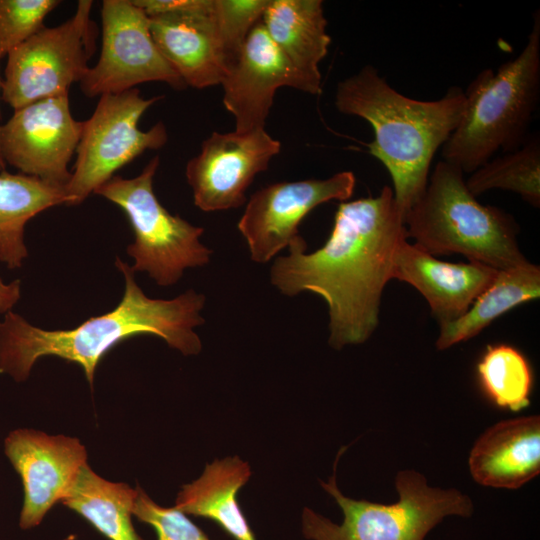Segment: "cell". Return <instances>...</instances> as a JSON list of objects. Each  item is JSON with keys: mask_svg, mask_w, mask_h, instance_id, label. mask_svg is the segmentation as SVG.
Here are the masks:
<instances>
[{"mask_svg": "<svg viewBox=\"0 0 540 540\" xmlns=\"http://www.w3.org/2000/svg\"><path fill=\"white\" fill-rule=\"evenodd\" d=\"M472 478L486 487L517 489L540 472V417L522 416L489 427L468 459Z\"/></svg>", "mask_w": 540, "mask_h": 540, "instance_id": "18", "label": "cell"}, {"mask_svg": "<svg viewBox=\"0 0 540 540\" xmlns=\"http://www.w3.org/2000/svg\"><path fill=\"white\" fill-rule=\"evenodd\" d=\"M68 205L64 186L22 173L0 172V261L9 269L22 267L28 251L26 224L42 211Z\"/></svg>", "mask_w": 540, "mask_h": 540, "instance_id": "21", "label": "cell"}, {"mask_svg": "<svg viewBox=\"0 0 540 540\" xmlns=\"http://www.w3.org/2000/svg\"><path fill=\"white\" fill-rule=\"evenodd\" d=\"M280 148L264 128L213 132L186 165L195 206L205 212L241 207L255 176L267 170Z\"/></svg>", "mask_w": 540, "mask_h": 540, "instance_id": "13", "label": "cell"}, {"mask_svg": "<svg viewBox=\"0 0 540 540\" xmlns=\"http://www.w3.org/2000/svg\"><path fill=\"white\" fill-rule=\"evenodd\" d=\"M465 103L464 91L456 86L437 100L406 97L371 65L338 83L335 107L373 127L368 151L389 172L403 219L424 193L433 157L459 125Z\"/></svg>", "mask_w": 540, "mask_h": 540, "instance_id": "3", "label": "cell"}, {"mask_svg": "<svg viewBox=\"0 0 540 540\" xmlns=\"http://www.w3.org/2000/svg\"><path fill=\"white\" fill-rule=\"evenodd\" d=\"M4 453L21 478L24 499L19 527H37L50 509L67 495L82 467L87 451L78 438L49 435L20 428L4 440Z\"/></svg>", "mask_w": 540, "mask_h": 540, "instance_id": "15", "label": "cell"}, {"mask_svg": "<svg viewBox=\"0 0 540 540\" xmlns=\"http://www.w3.org/2000/svg\"><path fill=\"white\" fill-rule=\"evenodd\" d=\"M498 270L482 263H449L404 240L392 265V279L406 282L428 302L439 324L460 318L493 282Z\"/></svg>", "mask_w": 540, "mask_h": 540, "instance_id": "17", "label": "cell"}, {"mask_svg": "<svg viewBox=\"0 0 540 540\" xmlns=\"http://www.w3.org/2000/svg\"><path fill=\"white\" fill-rule=\"evenodd\" d=\"M261 22L291 64L321 87L319 64L331 38L321 0H269Z\"/></svg>", "mask_w": 540, "mask_h": 540, "instance_id": "20", "label": "cell"}, {"mask_svg": "<svg viewBox=\"0 0 540 540\" xmlns=\"http://www.w3.org/2000/svg\"><path fill=\"white\" fill-rule=\"evenodd\" d=\"M159 157L152 158L134 178L114 175L98 187L100 195L120 207L126 214L134 234L127 247L135 272H146L159 286L176 284L185 269L209 263L212 250L200 241L204 232L172 215L157 199L153 178Z\"/></svg>", "mask_w": 540, "mask_h": 540, "instance_id": "7", "label": "cell"}, {"mask_svg": "<svg viewBox=\"0 0 540 540\" xmlns=\"http://www.w3.org/2000/svg\"><path fill=\"white\" fill-rule=\"evenodd\" d=\"M469 191L478 196L492 189L517 193L531 206H540V138L529 135L518 149L491 158L466 180Z\"/></svg>", "mask_w": 540, "mask_h": 540, "instance_id": "24", "label": "cell"}, {"mask_svg": "<svg viewBox=\"0 0 540 540\" xmlns=\"http://www.w3.org/2000/svg\"><path fill=\"white\" fill-rule=\"evenodd\" d=\"M477 375L483 392L499 408L519 412L530 405L532 371L516 348L488 346L477 364Z\"/></svg>", "mask_w": 540, "mask_h": 540, "instance_id": "25", "label": "cell"}, {"mask_svg": "<svg viewBox=\"0 0 540 540\" xmlns=\"http://www.w3.org/2000/svg\"><path fill=\"white\" fill-rule=\"evenodd\" d=\"M251 474L249 463L238 456L215 459L200 477L182 486L173 507L215 521L234 540H256L237 499Z\"/></svg>", "mask_w": 540, "mask_h": 540, "instance_id": "19", "label": "cell"}, {"mask_svg": "<svg viewBox=\"0 0 540 540\" xmlns=\"http://www.w3.org/2000/svg\"><path fill=\"white\" fill-rule=\"evenodd\" d=\"M83 121L73 118L68 93L40 99L20 109L0 129L3 159L20 173L66 186Z\"/></svg>", "mask_w": 540, "mask_h": 540, "instance_id": "11", "label": "cell"}, {"mask_svg": "<svg viewBox=\"0 0 540 540\" xmlns=\"http://www.w3.org/2000/svg\"><path fill=\"white\" fill-rule=\"evenodd\" d=\"M21 297V281L4 283L0 278V313L11 311Z\"/></svg>", "mask_w": 540, "mask_h": 540, "instance_id": "29", "label": "cell"}, {"mask_svg": "<svg viewBox=\"0 0 540 540\" xmlns=\"http://www.w3.org/2000/svg\"><path fill=\"white\" fill-rule=\"evenodd\" d=\"M269 0H213V18L228 69L237 60L252 28L261 21Z\"/></svg>", "mask_w": 540, "mask_h": 540, "instance_id": "26", "label": "cell"}, {"mask_svg": "<svg viewBox=\"0 0 540 540\" xmlns=\"http://www.w3.org/2000/svg\"><path fill=\"white\" fill-rule=\"evenodd\" d=\"M462 119L442 146L444 161L472 173L500 149L520 148L540 98V12L522 51L495 72L481 71L466 89Z\"/></svg>", "mask_w": 540, "mask_h": 540, "instance_id": "4", "label": "cell"}, {"mask_svg": "<svg viewBox=\"0 0 540 540\" xmlns=\"http://www.w3.org/2000/svg\"><path fill=\"white\" fill-rule=\"evenodd\" d=\"M404 240L403 216L385 185L376 197L341 202L331 234L318 250L307 254L298 235L289 254L276 258L270 281L284 295L310 291L325 300L332 348L362 344L378 327L382 293Z\"/></svg>", "mask_w": 540, "mask_h": 540, "instance_id": "1", "label": "cell"}, {"mask_svg": "<svg viewBox=\"0 0 540 540\" xmlns=\"http://www.w3.org/2000/svg\"><path fill=\"white\" fill-rule=\"evenodd\" d=\"M323 489L343 513L341 524L305 507L301 526L310 540H424L427 533L447 516L470 517V497L455 488L430 487L427 479L414 470L399 471L395 478L398 501L381 504L346 497L336 483V472Z\"/></svg>", "mask_w": 540, "mask_h": 540, "instance_id": "6", "label": "cell"}, {"mask_svg": "<svg viewBox=\"0 0 540 540\" xmlns=\"http://www.w3.org/2000/svg\"><path fill=\"white\" fill-rule=\"evenodd\" d=\"M223 105L235 119V131L264 128L274 95L280 87H291L317 95L322 87L298 71L258 22L248 34L235 63L223 81Z\"/></svg>", "mask_w": 540, "mask_h": 540, "instance_id": "16", "label": "cell"}, {"mask_svg": "<svg viewBox=\"0 0 540 540\" xmlns=\"http://www.w3.org/2000/svg\"><path fill=\"white\" fill-rule=\"evenodd\" d=\"M93 1L79 0L62 24L43 27L7 55L1 98L14 110L40 99L68 93L82 80L96 50Z\"/></svg>", "mask_w": 540, "mask_h": 540, "instance_id": "8", "label": "cell"}, {"mask_svg": "<svg viewBox=\"0 0 540 540\" xmlns=\"http://www.w3.org/2000/svg\"><path fill=\"white\" fill-rule=\"evenodd\" d=\"M350 171L327 179L277 182L251 195L238 222L251 259L266 263L299 235L298 226L315 207L330 201H346L355 187Z\"/></svg>", "mask_w": 540, "mask_h": 540, "instance_id": "12", "label": "cell"}, {"mask_svg": "<svg viewBox=\"0 0 540 540\" xmlns=\"http://www.w3.org/2000/svg\"><path fill=\"white\" fill-rule=\"evenodd\" d=\"M2 77L0 75V94H1V89H2ZM0 129H1V125H0ZM6 168V163L3 159V156H2V152H1V145H0V172L5 170Z\"/></svg>", "mask_w": 540, "mask_h": 540, "instance_id": "30", "label": "cell"}, {"mask_svg": "<svg viewBox=\"0 0 540 540\" xmlns=\"http://www.w3.org/2000/svg\"><path fill=\"white\" fill-rule=\"evenodd\" d=\"M137 493L126 483L104 479L86 463L61 503L108 540H143L132 523Z\"/></svg>", "mask_w": 540, "mask_h": 540, "instance_id": "23", "label": "cell"}, {"mask_svg": "<svg viewBox=\"0 0 540 540\" xmlns=\"http://www.w3.org/2000/svg\"><path fill=\"white\" fill-rule=\"evenodd\" d=\"M540 268L529 261L498 270L493 282L475 299L460 318L439 324L438 350H445L478 335L495 319L514 307L538 299Z\"/></svg>", "mask_w": 540, "mask_h": 540, "instance_id": "22", "label": "cell"}, {"mask_svg": "<svg viewBox=\"0 0 540 540\" xmlns=\"http://www.w3.org/2000/svg\"><path fill=\"white\" fill-rule=\"evenodd\" d=\"M102 45L97 63L80 81L88 97L120 93L145 82H164L176 90L186 84L157 47L146 13L132 0H104Z\"/></svg>", "mask_w": 540, "mask_h": 540, "instance_id": "10", "label": "cell"}, {"mask_svg": "<svg viewBox=\"0 0 540 540\" xmlns=\"http://www.w3.org/2000/svg\"><path fill=\"white\" fill-rule=\"evenodd\" d=\"M149 17L152 37L186 86L221 84L227 72L213 0H133Z\"/></svg>", "mask_w": 540, "mask_h": 540, "instance_id": "14", "label": "cell"}, {"mask_svg": "<svg viewBox=\"0 0 540 540\" xmlns=\"http://www.w3.org/2000/svg\"><path fill=\"white\" fill-rule=\"evenodd\" d=\"M58 0H0V60L44 27Z\"/></svg>", "mask_w": 540, "mask_h": 540, "instance_id": "27", "label": "cell"}, {"mask_svg": "<svg viewBox=\"0 0 540 540\" xmlns=\"http://www.w3.org/2000/svg\"><path fill=\"white\" fill-rule=\"evenodd\" d=\"M404 224L407 238L435 257L460 254L496 270L528 262L518 245L514 217L480 203L467 188L462 170L444 160L435 165Z\"/></svg>", "mask_w": 540, "mask_h": 540, "instance_id": "5", "label": "cell"}, {"mask_svg": "<svg viewBox=\"0 0 540 540\" xmlns=\"http://www.w3.org/2000/svg\"><path fill=\"white\" fill-rule=\"evenodd\" d=\"M132 515L150 525L158 540H211L185 513L157 504L140 486Z\"/></svg>", "mask_w": 540, "mask_h": 540, "instance_id": "28", "label": "cell"}, {"mask_svg": "<svg viewBox=\"0 0 540 540\" xmlns=\"http://www.w3.org/2000/svg\"><path fill=\"white\" fill-rule=\"evenodd\" d=\"M125 290L110 312L91 317L68 330H46L29 323L12 310L0 321V373L24 382L38 359L57 356L77 363L93 387L95 370L114 346L136 335L161 337L183 355H196L202 343L195 328L204 323L201 311L205 296L189 289L169 300L147 297L134 271L116 257Z\"/></svg>", "mask_w": 540, "mask_h": 540, "instance_id": "2", "label": "cell"}, {"mask_svg": "<svg viewBox=\"0 0 540 540\" xmlns=\"http://www.w3.org/2000/svg\"><path fill=\"white\" fill-rule=\"evenodd\" d=\"M161 98H144L137 88L100 96L90 118L83 121L76 162L65 186L69 206L81 204L146 150L166 144L168 134L162 122L147 131L138 128L144 112Z\"/></svg>", "mask_w": 540, "mask_h": 540, "instance_id": "9", "label": "cell"}]
</instances>
